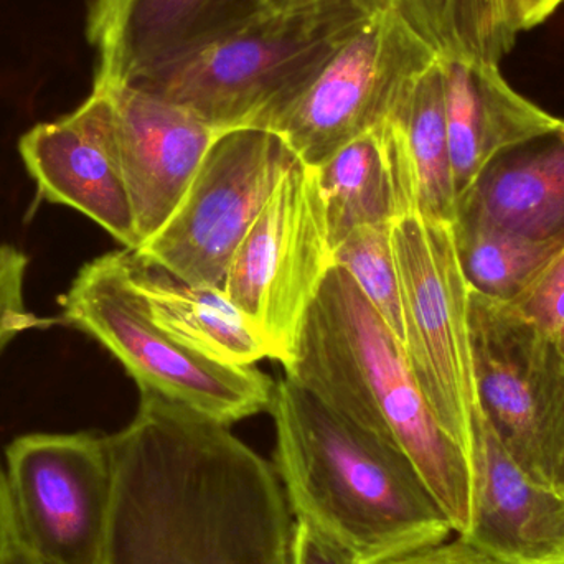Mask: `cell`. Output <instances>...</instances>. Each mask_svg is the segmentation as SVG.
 Masks as SVG:
<instances>
[{"label":"cell","mask_w":564,"mask_h":564,"mask_svg":"<svg viewBox=\"0 0 564 564\" xmlns=\"http://www.w3.org/2000/svg\"><path fill=\"white\" fill-rule=\"evenodd\" d=\"M139 391L134 420L106 436L101 564H291L294 517L273 464L227 424Z\"/></svg>","instance_id":"6da1fadb"},{"label":"cell","mask_w":564,"mask_h":564,"mask_svg":"<svg viewBox=\"0 0 564 564\" xmlns=\"http://www.w3.org/2000/svg\"><path fill=\"white\" fill-rule=\"evenodd\" d=\"M270 413L273 467L292 517L351 562L380 563L449 540V520L397 446L289 377L274 387Z\"/></svg>","instance_id":"7a4b0ae2"},{"label":"cell","mask_w":564,"mask_h":564,"mask_svg":"<svg viewBox=\"0 0 564 564\" xmlns=\"http://www.w3.org/2000/svg\"><path fill=\"white\" fill-rule=\"evenodd\" d=\"M285 377L410 459L457 536L473 523V464L421 393L406 351L347 271L332 267Z\"/></svg>","instance_id":"3957f363"},{"label":"cell","mask_w":564,"mask_h":564,"mask_svg":"<svg viewBox=\"0 0 564 564\" xmlns=\"http://www.w3.org/2000/svg\"><path fill=\"white\" fill-rule=\"evenodd\" d=\"M371 13L351 2L254 13L132 86L181 106L217 132L273 131Z\"/></svg>","instance_id":"277c9868"},{"label":"cell","mask_w":564,"mask_h":564,"mask_svg":"<svg viewBox=\"0 0 564 564\" xmlns=\"http://www.w3.org/2000/svg\"><path fill=\"white\" fill-rule=\"evenodd\" d=\"M59 321L111 351L139 388L231 426L270 411L274 383L254 367L208 360L165 334L132 284L128 250L86 263L58 297Z\"/></svg>","instance_id":"5b68a950"},{"label":"cell","mask_w":564,"mask_h":564,"mask_svg":"<svg viewBox=\"0 0 564 564\" xmlns=\"http://www.w3.org/2000/svg\"><path fill=\"white\" fill-rule=\"evenodd\" d=\"M403 305V347L421 393L447 434L470 457L477 401L470 350L469 285L453 225L416 214L391 224Z\"/></svg>","instance_id":"8992f818"},{"label":"cell","mask_w":564,"mask_h":564,"mask_svg":"<svg viewBox=\"0 0 564 564\" xmlns=\"http://www.w3.org/2000/svg\"><path fill=\"white\" fill-rule=\"evenodd\" d=\"M477 401L507 453L564 497V358L512 304L469 289Z\"/></svg>","instance_id":"52a82bcc"},{"label":"cell","mask_w":564,"mask_h":564,"mask_svg":"<svg viewBox=\"0 0 564 564\" xmlns=\"http://www.w3.org/2000/svg\"><path fill=\"white\" fill-rule=\"evenodd\" d=\"M440 53L401 3L371 13L335 52L273 132L297 161L321 167L355 139L388 121Z\"/></svg>","instance_id":"ba28073f"},{"label":"cell","mask_w":564,"mask_h":564,"mask_svg":"<svg viewBox=\"0 0 564 564\" xmlns=\"http://www.w3.org/2000/svg\"><path fill=\"white\" fill-rule=\"evenodd\" d=\"M332 267L317 169L295 159L238 247L224 284L273 360H291L305 314Z\"/></svg>","instance_id":"9c48e42d"},{"label":"cell","mask_w":564,"mask_h":564,"mask_svg":"<svg viewBox=\"0 0 564 564\" xmlns=\"http://www.w3.org/2000/svg\"><path fill=\"white\" fill-rule=\"evenodd\" d=\"M294 161L276 132H221L174 214L132 253L178 280L224 289L238 247Z\"/></svg>","instance_id":"30bf717a"},{"label":"cell","mask_w":564,"mask_h":564,"mask_svg":"<svg viewBox=\"0 0 564 564\" xmlns=\"http://www.w3.org/2000/svg\"><path fill=\"white\" fill-rule=\"evenodd\" d=\"M20 543L43 564H101L112 499L108 437L32 433L6 447Z\"/></svg>","instance_id":"8fae6325"},{"label":"cell","mask_w":564,"mask_h":564,"mask_svg":"<svg viewBox=\"0 0 564 564\" xmlns=\"http://www.w3.org/2000/svg\"><path fill=\"white\" fill-rule=\"evenodd\" d=\"M19 152L35 182L36 200L73 208L124 250H139L115 115L105 89L93 86L75 111L33 126L20 138Z\"/></svg>","instance_id":"7c38bea8"},{"label":"cell","mask_w":564,"mask_h":564,"mask_svg":"<svg viewBox=\"0 0 564 564\" xmlns=\"http://www.w3.org/2000/svg\"><path fill=\"white\" fill-rule=\"evenodd\" d=\"M95 88L105 89L111 101L122 174L142 247L174 214L221 132L138 86Z\"/></svg>","instance_id":"4fadbf2b"},{"label":"cell","mask_w":564,"mask_h":564,"mask_svg":"<svg viewBox=\"0 0 564 564\" xmlns=\"http://www.w3.org/2000/svg\"><path fill=\"white\" fill-rule=\"evenodd\" d=\"M254 13L251 0H91L93 86L134 85Z\"/></svg>","instance_id":"5bb4252c"},{"label":"cell","mask_w":564,"mask_h":564,"mask_svg":"<svg viewBox=\"0 0 564 564\" xmlns=\"http://www.w3.org/2000/svg\"><path fill=\"white\" fill-rule=\"evenodd\" d=\"M470 464L473 523L459 539L500 564H564V497L523 473L480 406Z\"/></svg>","instance_id":"9a60e30c"},{"label":"cell","mask_w":564,"mask_h":564,"mask_svg":"<svg viewBox=\"0 0 564 564\" xmlns=\"http://www.w3.org/2000/svg\"><path fill=\"white\" fill-rule=\"evenodd\" d=\"M456 220L536 241H564L563 119L500 151L460 195Z\"/></svg>","instance_id":"2e32d148"},{"label":"cell","mask_w":564,"mask_h":564,"mask_svg":"<svg viewBox=\"0 0 564 564\" xmlns=\"http://www.w3.org/2000/svg\"><path fill=\"white\" fill-rule=\"evenodd\" d=\"M457 200L503 149L558 124L516 91L496 63L440 56Z\"/></svg>","instance_id":"e0dca14e"},{"label":"cell","mask_w":564,"mask_h":564,"mask_svg":"<svg viewBox=\"0 0 564 564\" xmlns=\"http://www.w3.org/2000/svg\"><path fill=\"white\" fill-rule=\"evenodd\" d=\"M381 129L400 217L416 214L453 225L457 194L440 59L416 79Z\"/></svg>","instance_id":"ac0fdd59"},{"label":"cell","mask_w":564,"mask_h":564,"mask_svg":"<svg viewBox=\"0 0 564 564\" xmlns=\"http://www.w3.org/2000/svg\"><path fill=\"white\" fill-rule=\"evenodd\" d=\"M132 284L152 321L188 350L231 367H253L273 351L224 289L191 284L142 263L128 250Z\"/></svg>","instance_id":"d6986e66"},{"label":"cell","mask_w":564,"mask_h":564,"mask_svg":"<svg viewBox=\"0 0 564 564\" xmlns=\"http://www.w3.org/2000/svg\"><path fill=\"white\" fill-rule=\"evenodd\" d=\"M381 126L317 167L332 251L357 228L400 218Z\"/></svg>","instance_id":"ffe728a7"},{"label":"cell","mask_w":564,"mask_h":564,"mask_svg":"<svg viewBox=\"0 0 564 564\" xmlns=\"http://www.w3.org/2000/svg\"><path fill=\"white\" fill-rule=\"evenodd\" d=\"M453 235L469 289L506 304H512L564 248V241H536L466 220L454 221Z\"/></svg>","instance_id":"44dd1931"},{"label":"cell","mask_w":564,"mask_h":564,"mask_svg":"<svg viewBox=\"0 0 564 564\" xmlns=\"http://www.w3.org/2000/svg\"><path fill=\"white\" fill-rule=\"evenodd\" d=\"M401 7L440 56L497 65L516 43L500 0H401Z\"/></svg>","instance_id":"7402d4cb"},{"label":"cell","mask_w":564,"mask_h":564,"mask_svg":"<svg viewBox=\"0 0 564 564\" xmlns=\"http://www.w3.org/2000/svg\"><path fill=\"white\" fill-rule=\"evenodd\" d=\"M334 267L350 274L403 344V305L391 247V225H367L351 231L334 248Z\"/></svg>","instance_id":"603a6c76"},{"label":"cell","mask_w":564,"mask_h":564,"mask_svg":"<svg viewBox=\"0 0 564 564\" xmlns=\"http://www.w3.org/2000/svg\"><path fill=\"white\" fill-rule=\"evenodd\" d=\"M29 258L13 245H0V354L23 332L50 327L52 318L29 311L25 276Z\"/></svg>","instance_id":"cb8c5ba5"},{"label":"cell","mask_w":564,"mask_h":564,"mask_svg":"<svg viewBox=\"0 0 564 564\" xmlns=\"http://www.w3.org/2000/svg\"><path fill=\"white\" fill-rule=\"evenodd\" d=\"M512 305L564 358V248Z\"/></svg>","instance_id":"d4e9b609"},{"label":"cell","mask_w":564,"mask_h":564,"mask_svg":"<svg viewBox=\"0 0 564 564\" xmlns=\"http://www.w3.org/2000/svg\"><path fill=\"white\" fill-rule=\"evenodd\" d=\"M373 564H500L487 556L486 553L474 549L469 543L457 536L446 540L440 545L416 550L406 555L394 556L384 562Z\"/></svg>","instance_id":"484cf974"},{"label":"cell","mask_w":564,"mask_h":564,"mask_svg":"<svg viewBox=\"0 0 564 564\" xmlns=\"http://www.w3.org/2000/svg\"><path fill=\"white\" fill-rule=\"evenodd\" d=\"M291 564H355L344 552L311 527L295 522L292 529Z\"/></svg>","instance_id":"4316f807"},{"label":"cell","mask_w":564,"mask_h":564,"mask_svg":"<svg viewBox=\"0 0 564 564\" xmlns=\"http://www.w3.org/2000/svg\"><path fill=\"white\" fill-rule=\"evenodd\" d=\"M564 0H500L507 29L512 35L533 29L556 12Z\"/></svg>","instance_id":"83f0119b"},{"label":"cell","mask_w":564,"mask_h":564,"mask_svg":"<svg viewBox=\"0 0 564 564\" xmlns=\"http://www.w3.org/2000/svg\"><path fill=\"white\" fill-rule=\"evenodd\" d=\"M334 2H351L368 12H378V10L388 9L394 3H401V0H251L258 13L297 12V10Z\"/></svg>","instance_id":"f1b7e54d"},{"label":"cell","mask_w":564,"mask_h":564,"mask_svg":"<svg viewBox=\"0 0 564 564\" xmlns=\"http://www.w3.org/2000/svg\"><path fill=\"white\" fill-rule=\"evenodd\" d=\"M19 532H17L15 517H13L12 503L7 492L6 470L0 460V562L19 545Z\"/></svg>","instance_id":"f546056e"},{"label":"cell","mask_w":564,"mask_h":564,"mask_svg":"<svg viewBox=\"0 0 564 564\" xmlns=\"http://www.w3.org/2000/svg\"><path fill=\"white\" fill-rule=\"evenodd\" d=\"M0 564H43L39 558L32 555L22 543L15 546Z\"/></svg>","instance_id":"4dcf8cb0"}]
</instances>
